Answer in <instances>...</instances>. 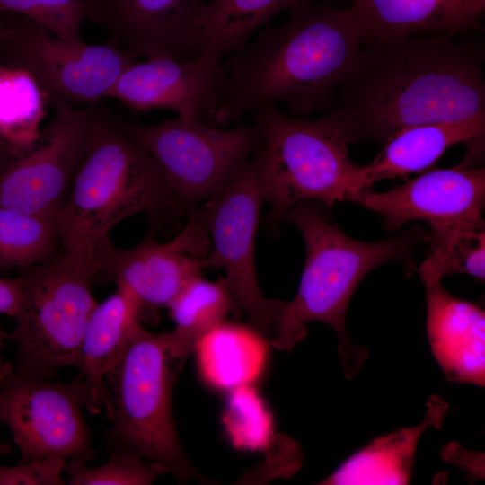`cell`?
<instances>
[{"instance_id":"6da1fadb","label":"cell","mask_w":485,"mask_h":485,"mask_svg":"<svg viewBox=\"0 0 485 485\" xmlns=\"http://www.w3.org/2000/svg\"><path fill=\"white\" fill-rule=\"evenodd\" d=\"M484 44L467 33L364 42L324 115L348 143L485 118Z\"/></svg>"},{"instance_id":"7a4b0ae2","label":"cell","mask_w":485,"mask_h":485,"mask_svg":"<svg viewBox=\"0 0 485 485\" xmlns=\"http://www.w3.org/2000/svg\"><path fill=\"white\" fill-rule=\"evenodd\" d=\"M363 44L355 8L306 2L280 25H266L225 64L211 122L225 126L245 112L283 103L291 116L324 112Z\"/></svg>"},{"instance_id":"3957f363","label":"cell","mask_w":485,"mask_h":485,"mask_svg":"<svg viewBox=\"0 0 485 485\" xmlns=\"http://www.w3.org/2000/svg\"><path fill=\"white\" fill-rule=\"evenodd\" d=\"M322 207L303 202L286 217L302 234L305 263L297 292L284 303L269 341L276 349L290 352L306 337V323H326L336 332L343 373L350 380L368 357L366 348L354 341L346 328L351 298L373 269L409 259L417 235L407 233L378 242H360L331 222Z\"/></svg>"},{"instance_id":"277c9868","label":"cell","mask_w":485,"mask_h":485,"mask_svg":"<svg viewBox=\"0 0 485 485\" xmlns=\"http://www.w3.org/2000/svg\"><path fill=\"white\" fill-rule=\"evenodd\" d=\"M183 212L162 170L128 124L105 109L55 215L62 246L94 251L110 239L115 225L131 216L146 214L156 226Z\"/></svg>"},{"instance_id":"5b68a950","label":"cell","mask_w":485,"mask_h":485,"mask_svg":"<svg viewBox=\"0 0 485 485\" xmlns=\"http://www.w3.org/2000/svg\"><path fill=\"white\" fill-rule=\"evenodd\" d=\"M182 365L169 353L164 332L134 323L119 361L106 375L109 447L133 452L178 481L207 482L182 449L172 414V387Z\"/></svg>"},{"instance_id":"8992f818","label":"cell","mask_w":485,"mask_h":485,"mask_svg":"<svg viewBox=\"0 0 485 485\" xmlns=\"http://www.w3.org/2000/svg\"><path fill=\"white\" fill-rule=\"evenodd\" d=\"M261 136L256 156L263 201L274 220H286L303 202L326 207L352 201L360 165L349 157V144L325 115L295 118L268 103L250 110Z\"/></svg>"},{"instance_id":"52a82bcc","label":"cell","mask_w":485,"mask_h":485,"mask_svg":"<svg viewBox=\"0 0 485 485\" xmlns=\"http://www.w3.org/2000/svg\"><path fill=\"white\" fill-rule=\"evenodd\" d=\"M97 276L94 251L67 246L22 270V304L8 335L16 346L13 373L53 379L64 367L79 370L83 335L97 304Z\"/></svg>"},{"instance_id":"ba28073f","label":"cell","mask_w":485,"mask_h":485,"mask_svg":"<svg viewBox=\"0 0 485 485\" xmlns=\"http://www.w3.org/2000/svg\"><path fill=\"white\" fill-rule=\"evenodd\" d=\"M188 213L220 192L261 145L253 127L220 128L178 117L156 125L128 124Z\"/></svg>"},{"instance_id":"9c48e42d","label":"cell","mask_w":485,"mask_h":485,"mask_svg":"<svg viewBox=\"0 0 485 485\" xmlns=\"http://www.w3.org/2000/svg\"><path fill=\"white\" fill-rule=\"evenodd\" d=\"M0 24L8 31L0 40V64L28 72L49 101L95 103L136 61L108 43L64 40L18 13H0Z\"/></svg>"},{"instance_id":"30bf717a","label":"cell","mask_w":485,"mask_h":485,"mask_svg":"<svg viewBox=\"0 0 485 485\" xmlns=\"http://www.w3.org/2000/svg\"><path fill=\"white\" fill-rule=\"evenodd\" d=\"M262 202L255 154L220 192L194 210L210 239L207 269H224L240 313L269 340L285 301L267 298L258 281L255 242Z\"/></svg>"},{"instance_id":"8fae6325","label":"cell","mask_w":485,"mask_h":485,"mask_svg":"<svg viewBox=\"0 0 485 485\" xmlns=\"http://www.w3.org/2000/svg\"><path fill=\"white\" fill-rule=\"evenodd\" d=\"M83 408L92 411L87 383L81 374L69 383L12 373L0 380V421L10 429L19 463L48 457L93 461Z\"/></svg>"},{"instance_id":"7c38bea8","label":"cell","mask_w":485,"mask_h":485,"mask_svg":"<svg viewBox=\"0 0 485 485\" xmlns=\"http://www.w3.org/2000/svg\"><path fill=\"white\" fill-rule=\"evenodd\" d=\"M56 114L27 152L0 157V207L55 216L95 136L104 108L50 101Z\"/></svg>"},{"instance_id":"4fadbf2b","label":"cell","mask_w":485,"mask_h":485,"mask_svg":"<svg viewBox=\"0 0 485 485\" xmlns=\"http://www.w3.org/2000/svg\"><path fill=\"white\" fill-rule=\"evenodd\" d=\"M211 243L195 210L189 212L181 232L171 241L146 236L131 249H119L110 239L94 251L97 282H112L134 299L138 322H155L181 289L207 269Z\"/></svg>"},{"instance_id":"5bb4252c","label":"cell","mask_w":485,"mask_h":485,"mask_svg":"<svg viewBox=\"0 0 485 485\" xmlns=\"http://www.w3.org/2000/svg\"><path fill=\"white\" fill-rule=\"evenodd\" d=\"M206 4V0H84V13L106 32V43L135 60H189L201 53L198 26Z\"/></svg>"},{"instance_id":"9a60e30c","label":"cell","mask_w":485,"mask_h":485,"mask_svg":"<svg viewBox=\"0 0 485 485\" xmlns=\"http://www.w3.org/2000/svg\"><path fill=\"white\" fill-rule=\"evenodd\" d=\"M475 153L450 168L432 169L384 192L366 190L352 202L381 215L391 232L413 220L429 228L482 218L485 170L474 165Z\"/></svg>"},{"instance_id":"2e32d148","label":"cell","mask_w":485,"mask_h":485,"mask_svg":"<svg viewBox=\"0 0 485 485\" xmlns=\"http://www.w3.org/2000/svg\"><path fill=\"white\" fill-rule=\"evenodd\" d=\"M225 72L222 59L208 51L189 60H136L105 98L117 99L136 111L170 110L185 119L207 117L211 121Z\"/></svg>"},{"instance_id":"e0dca14e","label":"cell","mask_w":485,"mask_h":485,"mask_svg":"<svg viewBox=\"0 0 485 485\" xmlns=\"http://www.w3.org/2000/svg\"><path fill=\"white\" fill-rule=\"evenodd\" d=\"M427 333L432 354L451 382L485 384V313L474 303L426 286Z\"/></svg>"},{"instance_id":"ac0fdd59","label":"cell","mask_w":485,"mask_h":485,"mask_svg":"<svg viewBox=\"0 0 485 485\" xmlns=\"http://www.w3.org/2000/svg\"><path fill=\"white\" fill-rule=\"evenodd\" d=\"M363 43L477 29L485 0H351Z\"/></svg>"},{"instance_id":"d6986e66","label":"cell","mask_w":485,"mask_h":485,"mask_svg":"<svg viewBox=\"0 0 485 485\" xmlns=\"http://www.w3.org/2000/svg\"><path fill=\"white\" fill-rule=\"evenodd\" d=\"M485 118L423 124L404 128L385 143L368 164L360 165L357 189L360 193L375 182L424 171L451 146L483 138Z\"/></svg>"},{"instance_id":"ffe728a7","label":"cell","mask_w":485,"mask_h":485,"mask_svg":"<svg viewBox=\"0 0 485 485\" xmlns=\"http://www.w3.org/2000/svg\"><path fill=\"white\" fill-rule=\"evenodd\" d=\"M448 403L431 395L420 423L374 439L347 458L320 484L376 485L408 484L419 440L428 428H441Z\"/></svg>"},{"instance_id":"44dd1931","label":"cell","mask_w":485,"mask_h":485,"mask_svg":"<svg viewBox=\"0 0 485 485\" xmlns=\"http://www.w3.org/2000/svg\"><path fill=\"white\" fill-rule=\"evenodd\" d=\"M138 321L137 306L130 295L120 287L92 311L83 335L79 371L88 384L92 414L110 402L106 375L119 361L132 326Z\"/></svg>"},{"instance_id":"7402d4cb","label":"cell","mask_w":485,"mask_h":485,"mask_svg":"<svg viewBox=\"0 0 485 485\" xmlns=\"http://www.w3.org/2000/svg\"><path fill=\"white\" fill-rule=\"evenodd\" d=\"M263 334L244 325L222 322L198 344L199 370L215 388L250 384L260 374L266 356Z\"/></svg>"},{"instance_id":"603a6c76","label":"cell","mask_w":485,"mask_h":485,"mask_svg":"<svg viewBox=\"0 0 485 485\" xmlns=\"http://www.w3.org/2000/svg\"><path fill=\"white\" fill-rule=\"evenodd\" d=\"M168 309L174 328L164 332L166 346L171 356L182 363L228 313H240L224 277L210 281L201 275L181 289Z\"/></svg>"},{"instance_id":"cb8c5ba5","label":"cell","mask_w":485,"mask_h":485,"mask_svg":"<svg viewBox=\"0 0 485 485\" xmlns=\"http://www.w3.org/2000/svg\"><path fill=\"white\" fill-rule=\"evenodd\" d=\"M311 0H210L199 21L202 51L223 59L242 51L251 35L278 13Z\"/></svg>"},{"instance_id":"d4e9b609","label":"cell","mask_w":485,"mask_h":485,"mask_svg":"<svg viewBox=\"0 0 485 485\" xmlns=\"http://www.w3.org/2000/svg\"><path fill=\"white\" fill-rule=\"evenodd\" d=\"M47 101L28 72L0 64V157L23 154L36 145Z\"/></svg>"},{"instance_id":"484cf974","label":"cell","mask_w":485,"mask_h":485,"mask_svg":"<svg viewBox=\"0 0 485 485\" xmlns=\"http://www.w3.org/2000/svg\"><path fill=\"white\" fill-rule=\"evenodd\" d=\"M428 257L418 269L425 287L445 276L468 274L485 278L484 220H472L430 228Z\"/></svg>"},{"instance_id":"4316f807","label":"cell","mask_w":485,"mask_h":485,"mask_svg":"<svg viewBox=\"0 0 485 485\" xmlns=\"http://www.w3.org/2000/svg\"><path fill=\"white\" fill-rule=\"evenodd\" d=\"M59 241L55 216L0 207V272L50 260Z\"/></svg>"},{"instance_id":"83f0119b","label":"cell","mask_w":485,"mask_h":485,"mask_svg":"<svg viewBox=\"0 0 485 485\" xmlns=\"http://www.w3.org/2000/svg\"><path fill=\"white\" fill-rule=\"evenodd\" d=\"M108 461L98 467H89L78 459L66 462L64 472L69 485H149L167 474L160 465L138 454L122 449L110 450Z\"/></svg>"},{"instance_id":"f1b7e54d","label":"cell","mask_w":485,"mask_h":485,"mask_svg":"<svg viewBox=\"0 0 485 485\" xmlns=\"http://www.w3.org/2000/svg\"><path fill=\"white\" fill-rule=\"evenodd\" d=\"M0 13L26 16L64 40L83 41L84 0H0Z\"/></svg>"},{"instance_id":"f546056e","label":"cell","mask_w":485,"mask_h":485,"mask_svg":"<svg viewBox=\"0 0 485 485\" xmlns=\"http://www.w3.org/2000/svg\"><path fill=\"white\" fill-rule=\"evenodd\" d=\"M226 410V427L234 443L258 447L267 442L271 431L270 417L250 384L234 388Z\"/></svg>"},{"instance_id":"4dcf8cb0","label":"cell","mask_w":485,"mask_h":485,"mask_svg":"<svg viewBox=\"0 0 485 485\" xmlns=\"http://www.w3.org/2000/svg\"><path fill=\"white\" fill-rule=\"evenodd\" d=\"M65 463L62 457H48L17 466L0 464V485H64Z\"/></svg>"},{"instance_id":"1f68e13d","label":"cell","mask_w":485,"mask_h":485,"mask_svg":"<svg viewBox=\"0 0 485 485\" xmlns=\"http://www.w3.org/2000/svg\"><path fill=\"white\" fill-rule=\"evenodd\" d=\"M22 299V286L20 277L4 278L0 277V314L13 319L19 313Z\"/></svg>"},{"instance_id":"d6a6232c","label":"cell","mask_w":485,"mask_h":485,"mask_svg":"<svg viewBox=\"0 0 485 485\" xmlns=\"http://www.w3.org/2000/svg\"><path fill=\"white\" fill-rule=\"evenodd\" d=\"M8 338V335L0 328V348L3 341ZM13 372V365L8 364L0 357V380Z\"/></svg>"},{"instance_id":"836d02e7","label":"cell","mask_w":485,"mask_h":485,"mask_svg":"<svg viewBox=\"0 0 485 485\" xmlns=\"http://www.w3.org/2000/svg\"><path fill=\"white\" fill-rule=\"evenodd\" d=\"M12 453V446L7 443L0 441V454L7 455Z\"/></svg>"},{"instance_id":"e575fe53","label":"cell","mask_w":485,"mask_h":485,"mask_svg":"<svg viewBox=\"0 0 485 485\" xmlns=\"http://www.w3.org/2000/svg\"><path fill=\"white\" fill-rule=\"evenodd\" d=\"M7 29L0 24V40L7 34Z\"/></svg>"},{"instance_id":"d590c367","label":"cell","mask_w":485,"mask_h":485,"mask_svg":"<svg viewBox=\"0 0 485 485\" xmlns=\"http://www.w3.org/2000/svg\"><path fill=\"white\" fill-rule=\"evenodd\" d=\"M324 1L327 2V3H330V4H332V3L342 4L344 2H350L351 3V0H324Z\"/></svg>"}]
</instances>
